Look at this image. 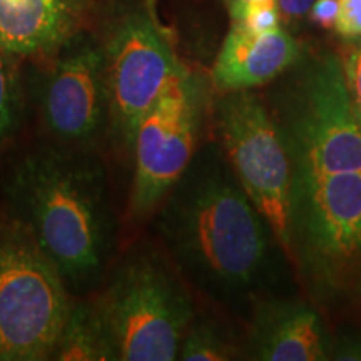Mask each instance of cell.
Segmentation results:
<instances>
[{
	"label": "cell",
	"instance_id": "1",
	"mask_svg": "<svg viewBox=\"0 0 361 361\" xmlns=\"http://www.w3.org/2000/svg\"><path fill=\"white\" fill-rule=\"evenodd\" d=\"M291 169L288 243L311 303L361 306V126L348 92L310 90L278 112Z\"/></svg>",
	"mask_w": 361,
	"mask_h": 361
},
{
	"label": "cell",
	"instance_id": "2",
	"mask_svg": "<svg viewBox=\"0 0 361 361\" xmlns=\"http://www.w3.org/2000/svg\"><path fill=\"white\" fill-rule=\"evenodd\" d=\"M156 213L162 245L188 284L224 305L259 300L281 245L219 144L197 149Z\"/></svg>",
	"mask_w": 361,
	"mask_h": 361
},
{
	"label": "cell",
	"instance_id": "3",
	"mask_svg": "<svg viewBox=\"0 0 361 361\" xmlns=\"http://www.w3.org/2000/svg\"><path fill=\"white\" fill-rule=\"evenodd\" d=\"M7 216L24 226L74 298L101 286L116 247L107 173L92 149L42 146L4 183Z\"/></svg>",
	"mask_w": 361,
	"mask_h": 361
},
{
	"label": "cell",
	"instance_id": "4",
	"mask_svg": "<svg viewBox=\"0 0 361 361\" xmlns=\"http://www.w3.org/2000/svg\"><path fill=\"white\" fill-rule=\"evenodd\" d=\"M92 298L114 361L178 360L196 318L188 281L168 252L135 246L109 266Z\"/></svg>",
	"mask_w": 361,
	"mask_h": 361
},
{
	"label": "cell",
	"instance_id": "5",
	"mask_svg": "<svg viewBox=\"0 0 361 361\" xmlns=\"http://www.w3.org/2000/svg\"><path fill=\"white\" fill-rule=\"evenodd\" d=\"M72 300L29 231L0 216V361L49 360Z\"/></svg>",
	"mask_w": 361,
	"mask_h": 361
},
{
	"label": "cell",
	"instance_id": "6",
	"mask_svg": "<svg viewBox=\"0 0 361 361\" xmlns=\"http://www.w3.org/2000/svg\"><path fill=\"white\" fill-rule=\"evenodd\" d=\"M213 101L201 72L184 66L139 124L133 144L134 176L128 216L141 223L156 213L197 149Z\"/></svg>",
	"mask_w": 361,
	"mask_h": 361
},
{
	"label": "cell",
	"instance_id": "7",
	"mask_svg": "<svg viewBox=\"0 0 361 361\" xmlns=\"http://www.w3.org/2000/svg\"><path fill=\"white\" fill-rule=\"evenodd\" d=\"M101 47L109 101L107 135L119 151H133L144 116L186 64L157 12L147 6L117 17Z\"/></svg>",
	"mask_w": 361,
	"mask_h": 361
},
{
	"label": "cell",
	"instance_id": "8",
	"mask_svg": "<svg viewBox=\"0 0 361 361\" xmlns=\"http://www.w3.org/2000/svg\"><path fill=\"white\" fill-rule=\"evenodd\" d=\"M213 101L219 146L284 252L291 169L268 104L252 90L218 92Z\"/></svg>",
	"mask_w": 361,
	"mask_h": 361
},
{
	"label": "cell",
	"instance_id": "9",
	"mask_svg": "<svg viewBox=\"0 0 361 361\" xmlns=\"http://www.w3.org/2000/svg\"><path fill=\"white\" fill-rule=\"evenodd\" d=\"M40 62L35 101L44 129L54 144L92 149L109 129L101 40L85 30Z\"/></svg>",
	"mask_w": 361,
	"mask_h": 361
},
{
	"label": "cell",
	"instance_id": "10",
	"mask_svg": "<svg viewBox=\"0 0 361 361\" xmlns=\"http://www.w3.org/2000/svg\"><path fill=\"white\" fill-rule=\"evenodd\" d=\"M335 338L318 306L293 298H259L251 306L246 358L258 361L331 360Z\"/></svg>",
	"mask_w": 361,
	"mask_h": 361
},
{
	"label": "cell",
	"instance_id": "11",
	"mask_svg": "<svg viewBox=\"0 0 361 361\" xmlns=\"http://www.w3.org/2000/svg\"><path fill=\"white\" fill-rule=\"evenodd\" d=\"M94 0H0V47L44 61L89 30Z\"/></svg>",
	"mask_w": 361,
	"mask_h": 361
},
{
	"label": "cell",
	"instance_id": "12",
	"mask_svg": "<svg viewBox=\"0 0 361 361\" xmlns=\"http://www.w3.org/2000/svg\"><path fill=\"white\" fill-rule=\"evenodd\" d=\"M300 54V45L283 25L256 34L231 22L211 71V84L218 92L261 87L290 71Z\"/></svg>",
	"mask_w": 361,
	"mask_h": 361
},
{
	"label": "cell",
	"instance_id": "13",
	"mask_svg": "<svg viewBox=\"0 0 361 361\" xmlns=\"http://www.w3.org/2000/svg\"><path fill=\"white\" fill-rule=\"evenodd\" d=\"M49 360L114 361V353L90 295L72 300Z\"/></svg>",
	"mask_w": 361,
	"mask_h": 361
},
{
	"label": "cell",
	"instance_id": "14",
	"mask_svg": "<svg viewBox=\"0 0 361 361\" xmlns=\"http://www.w3.org/2000/svg\"><path fill=\"white\" fill-rule=\"evenodd\" d=\"M241 358L236 343L214 319H192L180 341L178 360L183 361H229Z\"/></svg>",
	"mask_w": 361,
	"mask_h": 361
},
{
	"label": "cell",
	"instance_id": "15",
	"mask_svg": "<svg viewBox=\"0 0 361 361\" xmlns=\"http://www.w3.org/2000/svg\"><path fill=\"white\" fill-rule=\"evenodd\" d=\"M22 117L19 59L0 47V149L17 133Z\"/></svg>",
	"mask_w": 361,
	"mask_h": 361
},
{
	"label": "cell",
	"instance_id": "16",
	"mask_svg": "<svg viewBox=\"0 0 361 361\" xmlns=\"http://www.w3.org/2000/svg\"><path fill=\"white\" fill-rule=\"evenodd\" d=\"M231 22L243 25L245 29L256 34L269 32V30H274L283 25L276 2H263L247 7Z\"/></svg>",
	"mask_w": 361,
	"mask_h": 361
},
{
	"label": "cell",
	"instance_id": "17",
	"mask_svg": "<svg viewBox=\"0 0 361 361\" xmlns=\"http://www.w3.org/2000/svg\"><path fill=\"white\" fill-rule=\"evenodd\" d=\"M338 35L351 40H361V0H338Z\"/></svg>",
	"mask_w": 361,
	"mask_h": 361
},
{
	"label": "cell",
	"instance_id": "18",
	"mask_svg": "<svg viewBox=\"0 0 361 361\" xmlns=\"http://www.w3.org/2000/svg\"><path fill=\"white\" fill-rule=\"evenodd\" d=\"M310 19L323 29H335L338 19V0H314L308 12Z\"/></svg>",
	"mask_w": 361,
	"mask_h": 361
},
{
	"label": "cell",
	"instance_id": "19",
	"mask_svg": "<svg viewBox=\"0 0 361 361\" xmlns=\"http://www.w3.org/2000/svg\"><path fill=\"white\" fill-rule=\"evenodd\" d=\"M314 0H276L283 24H296L308 16Z\"/></svg>",
	"mask_w": 361,
	"mask_h": 361
},
{
	"label": "cell",
	"instance_id": "20",
	"mask_svg": "<svg viewBox=\"0 0 361 361\" xmlns=\"http://www.w3.org/2000/svg\"><path fill=\"white\" fill-rule=\"evenodd\" d=\"M263 2H276V0H224L226 8H228L231 20L236 19L245 8L256 6V4H263Z\"/></svg>",
	"mask_w": 361,
	"mask_h": 361
},
{
	"label": "cell",
	"instance_id": "21",
	"mask_svg": "<svg viewBox=\"0 0 361 361\" xmlns=\"http://www.w3.org/2000/svg\"><path fill=\"white\" fill-rule=\"evenodd\" d=\"M351 104H353L355 116H356V119H358V123L361 126V97H356V99L351 97Z\"/></svg>",
	"mask_w": 361,
	"mask_h": 361
},
{
	"label": "cell",
	"instance_id": "22",
	"mask_svg": "<svg viewBox=\"0 0 361 361\" xmlns=\"http://www.w3.org/2000/svg\"><path fill=\"white\" fill-rule=\"evenodd\" d=\"M156 4H157V0H146V6L154 12H156Z\"/></svg>",
	"mask_w": 361,
	"mask_h": 361
}]
</instances>
